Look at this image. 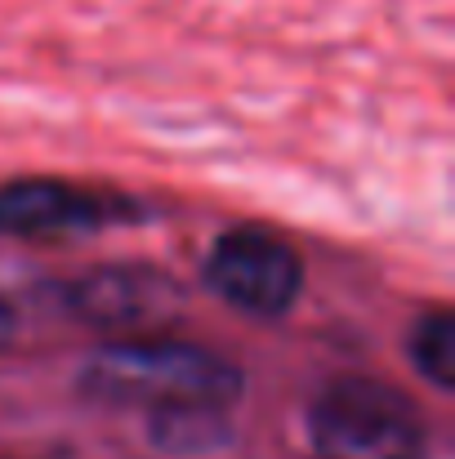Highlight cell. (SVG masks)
<instances>
[{"instance_id":"obj_1","label":"cell","mask_w":455,"mask_h":459,"mask_svg":"<svg viewBox=\"0 0 455 459\" xmlns=\"http://www.w3.org/2000/svg\"><path fill=\"white\" fill-rule=\"evenodd\" d=\"M246 388V375L188 339H117L99 348L81 370V393L108 406L165 411H228Z\"/></svg>"},{"instance_id":"obj_2","label":"cell","mask_w":455,"mask_h":459,"mask_svg":"<svg viewBox=\"0 0 455 459\" xmlns=\"http://www.w3.org/2000/svg\"><path fill=\"white\" fill-rule=\"evenodd\" d=\"M317 459H429V437L411 402L375 379H339L308 411Z\"/></svg>"},{"instance_id":"obj_3","label":"cell","mask_w":455,"mask_h":459,"mask_svg":"<svg viewBox=\"0 0 455 459\" xmlns=\"http://www.w3.org/2000/svg\"><path fill=\"white\" fill-rule=\"evenodd\" d=\"M206 286L259 321L286 316L303 290L300 255L268 228H232L206 255Z\"/></svg>"},{"instance_id":"obj_4","label":"cell","mask_w":455,"mask_h":459,"mask_svg":"<svg viewBox=\"0 0 455 459\" xmlns=\"http://www.w3.org/2000/svg\"><path fill=\"white\" fill-rule=\"evenodd\" d=\"M139 201L81 187L67 178H9L0 183V232L18 241H54V237H85L117 223H135Z\"/></svg>"},{"instance_id":"obj_5","label":"cell","mask_w":455,"mask_h":459,"mask_svg":"<svg viewBox=\"0 0 455 459\" xmlns=\"http://www.w3.org/2000/svg\"><path fill=\"white\" fill-rule=\"evenodd\" d=\"M179 286L174 277L156 268H94L76 281L63 286V307L94 325V330H135L148 321H165L179 307Z\"/></svg>"},{"instance_id":"obj_6","label":"cell","mask_w":455,"mask_h":459,"mask_svg":"<svg viewBox=\"0 0 455 459\" xmlns=\"http://www.w3.org/2000/svg\"><path fill=\"white\" fill-rule=\"evenodd\" d=\"M407 352H411V366L442 393L455 388V316L447 307H429L416 325H411V339H407Z\"/></svg>"},{"instance_id":"obj_7","label":"cell","mask_w":455,"mask_h":459,"mask_svg":"<svg viewBox=\"0 0 455 459\" xmlns=\"http://www.w3.org/2000/svg\"><path fill=\"white\" fill-rule=\"evenodd\" d=\"M0 459H9V455H0Z\"/></svg>"}]
</instances>
